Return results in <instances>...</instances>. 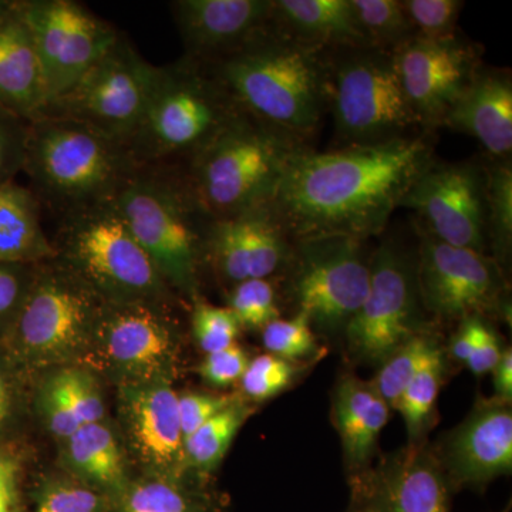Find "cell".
<instances>
[{"instance_id":"ab89813d","label":"cell","mask_w":512,"mask_h":512,"mask_svg":"<svg viewBox=\"0 0 512 512\" xmlns=\"http://www.w3.org/2000/svg\"><path fill=\"white\" fill-rule=\"evenodd\" d=\"M195 302L192 330L200 348L208 355L235 345L241 325L234 313L228 308Z\"/></svg>"},{"instance_id":"f6af8a7d","label":"cell","mask_w":512,"mask_h":512,"mask_svg":"<svg viewBox=\"0 0 512 512\" xmlns=\"http://www.w3.org/2000/svg\"><path fill=\"white\" fill-rule=\"evenodd\" d=\"M100 497L94 491L74 485L50 488L40 500L36 512H97Z\"/></svg>"},{"instance_id":"277c9868","label":"cell","mask_w":512,"mask_h":512,"mask_svg":"<svg viewBox=\"0 0 512 512\" xmlns=\"http://www.w3.org/2000/svg\"><path fill=\"white\" fill-rule=\"evenodd\" d=\"M306 144L239 113L187 161L184 178L210 220L271 204L293 158Z\"/></svg>"},{"instance_id":"7a4b0ae2","label":"cell","mask_w":512,"mask_h":512,"mask_svg":"<svg viewBox=\"0 0 512 512\" xmlns=\"http://www.w3.org/2000/svg\"><path fill=\"white\" fill-rule=\"evenodd\" d=\"M205 67L245 116L302 143L318 130L328 107L326 53L271 28Z\"/></svg>"},{"instance_id":"8992f818","label":"cell","mask_w":512,"mask_h":512,"mask_svg":"<svg viewBox=\"0 0 512 512\" xmlns=\"http://www.w3.org/2000/svg\"><path fill=\"white\" fill-rule=\"evenodd\" d=\"M113 204L165 284L197 299L210 218L192 197L184 174L165 165L140 167Z\"/></svg>"},{"instance_id":"30bf717a","label":"cell","mask_w":512,"mask_h":512,"mask_svg":"<svg viewBox=\"0 0 512 512\" xmlns=\"http://www.w3.org/2000/svg\"><path fill=\"white\" fill-rule=\"evenodd\" d=\"M156 72L157 66L120 37L79 82L50 100L40 116L77 121L127 146L146 109Z\"/></svg>"},{"instance_id":"ba28073f","label":"cell","mask_w":512,"mask_h":512,"mask_svg":"<svg viewBox=\"0 0 512 512\" xmlns=\"http://www.w3.org/2000/svg\"><path fill=\"white\" fill-rule=\"evenodd\" d=\"M328 107L342 147L410 136L419 126L390 53L373 47L326 53Z\"/></svg>"},{"instance_id":"603a6c76","label":"cell","mask_w":512,"mask_h":512,"mask_svg":"<svg viewBox=\"0 0 512 512\" xmlns=\"http://www.w3.org/2000/svg\"><path fill=\"white\" fill-rule=\"evenodd\" d=\"M441 126L474 137L493 160H511L512 82L510 70L481 67L453 104Z\"/></svg>"},{"instance_id":"4dcf8cb0","label":"cell","mask_w":512,"mask_h":512,"mask_svg":"<svg viewBox=\"0 0 512 512\" xmlns=\"http://www.w3.org/2000/svg\"><path fill=\"white\" fill-rule=\"evenodd\" d=\"M444 370V356L439 349L420 367L419 372L404 390L397 410L402 413L406 423L409 443L426 440L424 434L429 430L430 420L433 419Z\"/></svg>"},{"instance_id":"8fae6325","label":"cell","mask_w":512,"mask_h":512,"mask_svg":"<svg viewBox=\"0 0 512 512\" xmlns=\"http://www.w3.org/2000/svg\"><path fill=\"white\" fill-rule=\"evenodd\" d=\"M365 241L328 235L295 241L291 293L298 313L326 333H345L365 302L370 258Z\"/></svg>"},{"instance_id":"ac0fdd59","label":"cell","mask_w":512,"mask_h":512,"mask_svg":"<svg viewBox=\"0 0 512 512\" xmlns=\"http://www.w3.org/2000/svg\"><path fill=\"white\" fill-rule=\"evenodd\" d=\"M392 57L404 94L424 128L441 126L483 67L481 50L458 36L440 42L413 37Z\"/></svg>"},{"instance_id":"d6a6232c","label":"cell","mask_w":512,"mask_h":512,"mask_svg":"<svg viewBox=\"0 0 512 512\" xmlns=\"http://www.w3.org/2000/svg\"><path fill=\"white\" fill-rule=\"evenodd\" d=\"M440 346L427 333L414 336L402 348L397 349L386 362L380 365L373 386L389 404L390 409L397 410L404 390L419 372L420 367L430 359Z\"/></svg>"},{"instance_id":"3957f363","label":"cell","mask_w":512,"mask_h":512,"mask_svg":"<svg viewBox=\"0 0 512 512\" xmlns=\"http://www.w3.org/2000/svg\"><path fill=\"white\" fill-rule=\"evenodd\" d=\"M126 144L67 119L29 121L23 173L33 194L59 215L114 201L138 170Z\"/></svg>"},{"instance_id":"816d5d0a","label":"cell","mask_w":512,"mask_h":512,"mask_svg":"<svg viewBox=\"0 0 512 512\" xmlns=\"http://www.w3.org/2000/svg\"><path fill=\"white\" fill-rule=\"evenodd\" d=\"M0 512H16V483L0 488Z\"/></svg>"},{"instance_id":"484cf974","label":"cell","mask_w":512,"mask_h":512,"mask_svg":"<svg viewBox=\"0 0 512 512\" xmlns=\"http://www.w3.org/2000/svg\"><path fill=\"white\" fill-rule=\"evenodd\" d=\"M272 28L322 53L369 47L350 0H274Z\"/></svg>"},{"instance_id":"83f0119b","label":"cell","mask_w":512,"mask_h":512,"mask_svg":"<svg viewBox=\"0 0 512 512\" xmlns=\"http://www.w3.org/2000/svg\"><path fill=\"white\" fill-rule=\"evenodd\" d=\"M67 456L73 468L101 487L119 490L126 481L119 446L101 421L74 431L67 439Z\"/></svg>"},{"instance_id":"d6986e66","label":"cell","mask_w":512,"mask_h":512,"mask_svg":"<svg viewBox=\"0 0 512 512\" xmlns=\"http://www.w3.org/2000/svg\"><path fill=\"white\" fill-rule=\"evenodd\" d=\"M292 242L271 204H266L234 217L210 220L204 256L225 281L237 285L268 279L281 271L291 261Z\"/></svg>"},{"instance_id":"9c48e42d","label":"cell","mask_w":512,"mask_h":512,"mask_svg":"<svg viewBox=\"0 0 512 512\" xmlns=\"http://www.w3.org/2000/svg\"><path fill=\"white\" fill-rule=\"evenodd\" d=\"M103 303L66 265H49L35 275L6 340L22 362L56 365L90 346Z\"/></svg>"},{"instance_id":"bcb514c9","label":"cell","mask_w":512,"mask_h":512,"mask_svg":"<svg viewBox=\"0 0 512 512\" xmlns=\"http://www.w3.org/2000/svg\"><path fill=\"white\" fill-rule=\"evenodd\" d=\"M43 413L49 424L50 430L60 439L67 440L79 429V421L76 420L72 410L69 409L63 397L57 393L52 384L47 383L42 399Z\"/></svg>"},{"instance_id":"f546056e","label":"cell","mask_w":512,"mask_h":512,"mask_svg":"<svg viewBox=\"0 0 512 512\" xmlns=\"http://www.w3.org/2000/svg\"><path fill=\"white\" fill-rule=\"evenodd\" d=\"M367 46L392 53L414 37L402 0H350Z\"/></svg>"},{"instance_id":"ffe728a7","label":"cell","mask_w":512,"mask_h":512,"mask_svg":"<svg viewBox=\"0 0 512 512\" xmlns=\"http://www.w3.org/2000/svg\"><path fill=\"white\" fill-rule=\"evenodd\" d=\"M451 490L484 488L512 470L511 403L480 399L473 412L434 448Z\"/></svg>"},{"instance_id":"7dc6e473","label":"cell","mask_w":512,"mask_h":512,"mask_svg":"<svg viewBox=\"0 0 512 512\" xmlns=\"http://www.w3.org/2000/svg\"><path fill=\"white\" fill-rule=\"evenodd\" d=\"M501 353H503V349H501L500 339H498L497 333L487 325L478 340L476 349L473 350L466 363L474 375H487V373L493 372L494 367L497 366Z\"/></svg>"},{"instance_id":"836d02e7","label":"cell","mask_w":512,"mask_h":512,"mask_svg":"<svg viewBox=\"0 0 512 512\" xmlns=\"http://www.w3.org/2000/svg\"><path fill=\"white\" fill-rule=\"evenodd\" d=\"M119 512H210L170 478H150L131 487Z\"/></svg>"},{"instance_id":"f907efd6","label":"cell","mask_w":512,"mask_h":512,"mask_svg":"<svg viewBox=\"0 0 512 512\" xmlns=\"http://www.w3.org/2000/svg\"><path fill=\"white\" fill-rule=\"evenodd\" d=\"M16 477H18V467L15 461L0 457V488L16 483Z\"/></svg>"},{"instance_id":"f1b7e54d","label":"cell","mask_w":512,"mask_h":512,"mask_svg":"<svg viewBox=\"0 0 512 512\" xmlns=\"http://www.w3.org/2000/svg\"><path fill=\"white\" fill-rule=\"evenodd\" d=\"M252 409L242 400L208 420L184 440L185 464L200 473H210L225 457L242 424L251 416Z\"/></svg>"},{"instance_id":"681fc988","label":"cell","mask_w":512,"mask_h":512,"mask_svg":"<svg viewBox=\"0 0 512 512\" xmlns=\"http://www.w3.org/2000/svg\"><path fill=\"white\" fill-rule=\"evenodd\" d=\"M495 397L511 403L512 399V352L504 349L497 366L494 367Z\"/></svg>"},{"instance_id":"60d3db41","label":"cell","mask_w":512,"mask_h":512,"mask_svg":"<svg viewBox=\"0 0 512 512\" xmlns=\"http://www.w3.org/2000/svg\"><path fill=\"white\" fill-rule=\"evenodd\" d=\"M28 127L29 121L0 109V185L22 173Z\"/></svg>"},{"instance_id":"4316f807","label":"cell","mask_w":512,"mask_h":512,"mask_svg":"<svg viewBox=\"0 0 512 512\" xmlns=\"http://www.w3.org/2000/svg\"><path fill=\"white\" fill-rule=\"evenodd\" d=\"M40 211L30 188L16 181L0 185V264L36 265L56 258Z\"/></svg>"},{"instance_id":"f35d334b","label":"cell","mask_w":512,"mask_h":512,"mask_svg":"<svg viewBox=\"0 0 512 512\" xmlns=\"http://www.w3.org/2000/svg\"><path fill=\"white\" fill-rule=\"evenodd\" d=\"M262 342L271 355L299 362L318 349L311 322L302 313L292 319H276L262 329Z\"/></svg>"},{"instance_id":"7402d4cb","label":"cell","mask_w":512,"mask_h":512,"mask_svg":"<svg viewBox=\"0 0 512 512\" xmlns=\"http://www.w3.org/2000/svg\"><path fill=\"white\" fill-rule=\"evenodd\" d=\"M121 409L131 443L144 464L174 480L187 468L178 394L165 380L126 384Z\"/></svg>"},{"instance_id":"52a82bcc","label":"cell","mask_w":512,"mask_h":512,"mask_svg":"<svg viewBox=\"0 0 512 512\" xmlns=\"http://www.w3.org/2000/svg\"><path fill=\"white\" fill-rule=\"evenodd\" d=\"M56 258L107 302H163L168 285L113 201L60 218Z\"/></svg>"},{"instance_id":"44dd1931","label":"cell","mask_w":512,"mask_h":512,"mask_svg":"<svg viewBox=\"0 0 512 512\" xmlns=\"http://www.w3.org/2000/svg\"><path fill=\"white\" fill-rule=\"evenodd\" d=\"M170 9L183 57L208 66L271 29L274 0H175Z\"/></svg>"},{"instance_id":"8d00e7d4","label":"cell","mask_w":512,"mask_h":512,"mask_svg":"<svg viewBox=\"0 0 512 512\" xmlns=\"http://www.w3.org/2000/svg\"><path fill=\"white\" fill-rule=\"evenodd\" d=\"M227 308L234 313L241 328L264 329L281 315L274 286L268 279H249L234 285Z\"/></svg>"},{"instance_id":"2e32d148","label":"cell","mask_w":512,"mask_h":512,"mask_svg":"<svg viewBox=\"0 0 512 512\" xmlns=\"http://www.w3.org/2000/svg\"><path fill=\"white\" fill-rule=\"evenodd\" d=\"M174 328L158 302H107L92 342L101 365L126 384L167 382L174 365Z\"/></svg>"},{"instance_id":"9a60e30c","label":"cell","mask_w":512,"mask_h":512,"mask_svg":"<svg viewBox=\"0 0 512 512\" xmlns=\"http://www.w3.org/2000/svg\"><path fill=\"white\" fill-rule=\"evenodd\" d=\"M417 288L421 305L437 318L464 320L494 311L501 302L504 279L495 259L471 249L444 244L417 227Z\"/></svg>"},{"instance_id":"c3c4849f","label":"cell","mask_w":512,"mask_h":512,"mask_svg":"<svg viewBox=\"0 0 512 512\" xmlns=\"http://www.w3.org/2000/svg\"><path fill=\"white\" fill-rule=\"evenodd\" d=\"M485 326H487V323L480 316L461 320L460 328L457 329L456 335L451 340L450 349L454 359H457L458 362H467L468 357L476 349Z\"/></svg>"},{"instance_id":"11a10c76","label":"cell","mask_w":512,"mask_h":512,"mask_svg":"<svg viewBox=\"0 0 512 512\" xmlns=\"http://www.w3.org/2000/svg\"><path fill=\"white\" fill-rule=\"evenodd\" d=\"M346 512H357V511L352 510V508H348V511H346Z\"/></svg>"},{"instance_id":"e0dca14e","label":"cell","mask_w":512,"mask_h":512,"mask_svg":"<svg viewBox=\"0 0 512 512\" xmlns=\"http://www.w3.org/2000/svg\"><path fill=\"white\" fill-rule=\"evenodd\" d=\"M349 508L357 512H451V487L426 440L386 454L348 476Z\"/></svg>"},{"instance_id":"ee69618b","label":"cell","mask_w":512,"mask_h":512,"mask_svg":"<svg viewBox=\"0 0 512 512\" xmlns=\"http://www.w3.org/2000/svg\"><path fill=\"white\" fill-rule=\"evenodd\" d=\"M249 365L247 353L237 343L227 349L208 353L200 367L205 382L215 387H228L239 382Z\"/></svg>"},{"instance_id":"b9f144b4","label":"cell","mask_w":512,"mask_h":512,"mask_svg":"<svg viewBox=\"0 0 512 512\" xmlns=\"http://www.w3.org/2000/svg\"><path fill=\"white\" fill-rule=\"evenodd\" d=\"M235 400L237 397L204 393H187L178 396V413H180L184 440L195 430L204 426L212 417L231 406Z\"/></svg>"},{"instance_id":"5bb4252c","label":"cell","mask_w":512,"mask_h":512,"mask_svg":"<svg viewBox=\"0 0 512 512\" xmlns=\"http://www.w3.org/2000/svg\"><path fill=\"white\" fill-rule=\"evenodd\" d=\"M400 207L416 211L434 238L487 255V177L477 161L430 164L404 195Z\"/></svg>"},{"instance_id":"74e56055","label":"cell","mask_w":512,"mask_h":512,"mask_svg":"<svg viewBox=\"0 0 512 512\" xmlns=\"http://www.w3.org/2000/svg\"><path fill=\"white\" fill-rule=\"evenodd\" d=\"M49 384L63 397L80 426L99 423L104 416V403L99 386L83 369L69 367L56 373Z\"/></svg>"},{"instance_id":"db71d44e","label":"cell","mask_w":512,"mask_h":512,"mask_svg":"<svg viewBox=\"0 0 512 512\" xmlns=\"http://www.w3.org/2000/svg\"><path fill=\"white\" fill-rule=\"evenodd\" d=\"M16 0H0V23L3 22L12 10L15 9Z\"/></svg>"},{"instance_id":"f5cc1de1","label":"cell","mask_w":512,"mask_h":512,"mask_svg":"<svg viewBox=\"0 0 512 512\" xmlns=\"http://www.w3.org/2000/svg\"><path fill=\"white\" fill-rule=\"evenodd\" d=\"M10 409V400L8 386L5 379L0 375V426L8 419Z\"/></svg>"},{"instance_id":"7bdbcfd3","label":"cell","mask_w":512,"mask_h":512,"mask_svg":"<svg viewBox=\"0 0 512 512\" xmlns=\"http://www.w3.org/2000/svg\"><path fill=\"white\" fill-rule=\"evenodd\" d=\"M32 265L0 264V323L10 325L28 295L35 275L29 274Z\"/></svg>"},{"instance_id":"4fadbf2b","label":"cell","mask_w":512,"mask_h":512,"mask_svg":"<svg viewBox=\"0 0 512 512\" xmlns=\"http://www.w3.org/2000/svg\"><path fill=\"white\" fill-rule=\"evenodd\" d=\"M18 10L42 64L49 101L79 82L121 37L73 0H18Z\"/></svg>"},{"instance_id":"e575fe53","label":"cell","mask_w":512,"mask_h":512,"mask_svg":"<svg viewBox=\"0 0 512 512\" xmlns=\"http://www.w3.org/2000/svg\"><path fill=\"white\" fill-rule=\"evenodd\" d=\"M303 369L305 367L299 362L268 353L249 360L247 370L239 382L245 396L254 402H265L289 389Z\"/></svg>"},{"instance_id":"1f68e13d","label":"cell","mask_w":512,"mask_h":512,"mask_svg":"<svg viewBox=\"0 0 512 512\" xmlns=\"http://www.w3.org/2000/svg\"><path fill=\"white\" fill-rule=\"evenodd\" d=\"M487 177L488 244L504 264L510 255L512 242V167L511 160H493L485 165Z\"/></svg>"},{"instance_id":"d4e9b609","label":"cell","mask_w":512,"mask_h":512,"mask_svg":"<svg viewBox=\"0 0 512 512\" xmlns=\"http://www.w3.org/2000/svg\"><path fill=\"white\" fill-rule=\"evenodd\" d=\"M389 416V404L372 382L350 373L340 376L332 394V421L342 441L349 476L372 464L377 439Z\"/></svg>"},{"instance_id":"5b68a950","label":"cell","mask_w":512,"mask_h":512,"mask_svg":"<svg viewBox=\"0 0 512 512\" xmlns=\"http://www.w3.org/2000/svg\"><path fill=\"white\" fill-rule=\"evenodd\" d=\"M239 113L207 67L181 57L157 66L146 109L127 147L138 167L188 161Z\"/></svg>"},{"instance_id":"d590c367","label":"cell","mask_w":512,"mask_h":512,"mask_svg":"<svg viewBox=\"0 0 512 512\" xmlns=\"http://www.w3.org/2000/svg\"><path fill=\"white\" fill-rule=\"evenodd\" d=\"M403 2V0H402ZM464 2L460 0H404L403 8L414 37L423 40H450L457 37V23Z\"/></svg>"},{"instance_id":"7c38bea8","label":"cell","mask_w":512,"mask_h":512,"mask_svg":"<svg viewBox=\"0 0 512 512\" xmlns=\"http://www.w3.org/2000/svg\"><path fill=\"white\" fill-rule=\"evenodd\" d=\"M421 305L416 265L393 241L370 256L369 292L350 320L345 335L353 359L382 365L421 332Z\"/></svg>"},{"instance_id":"cb8c5ba5","label":"cell","mask_w":512,"mask_h":512,"mask_svg":"<svg viewBox=\"0 0 512 512\" xmlns=\"http://www.w3.org/2000/svg\"><path fill=\"white\" fill-rule=\"evenodd\" d=\"M49 103L45 74L32 36L18 10L0 23V109L32 121Z\"/></svg>"},{"instance_id":"6da1fadb","label":"cell","mask_w":512,"mask_h":512,"mask_svg":"<svg viewBox=\"0 0 512 512\" xmlns=\"http://www.w3.org/2000/svg\"><path fill=\"white\" fill-rule=\"evenodd\" d=\"M433 160L426 136L293 158L271 201L292 241L346 235L367 241L382 234L406 192Z\"/></svg>"}]
</instances>
